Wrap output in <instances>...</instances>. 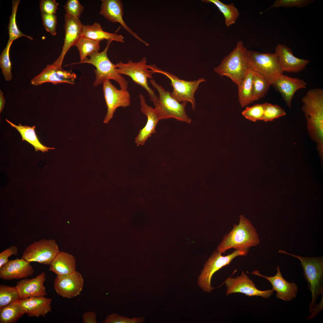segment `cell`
Returning a JSON list of instances; mask_svg holds the SVG:
<instances>
[{
	"label": "cell",
	"instance_id": "cell-1",
	"mask_svg": "<svg viewBox=\"0 0 323 323\" xmlns=\"http://www.w3.org/2000/svg\"><path fill=\"white\" fill-rule=\"evenodd\" d=\"M302 110L307 120L310 136L316 144L320 155L323 154V90L315 88L308 90L301 99Z\"/></svg>",
	"mask_w": 323,
	"mask_h": 323
},
{
	"label": "cell",
	"instance_id": "cell-2",
	"mask_svg": "<svg viewBox=\"0 0 323 323\" xmlns=\"http://www.w3.org/2000/svg\"><path fill=\"white\" fill-rule=\"evenodd\" d=\"M260 243L256 228L250 220L242 215L238 224H234L230 232L224 236L217 251L221 254L231 248L249 251V248L257 246Z\"/></svg>",
	"mask_w": 323,
	"mask_h": 323
},
{
	"label": "cell",
	"instance_id": "cell-3",
	"mask_svg": "<svg viewBox=\"0 0 323 323\" xmlns=\"http://www.w3.org/2000/svg\"><path fill=\"white\" fill-rule=\"evenodd\" d=\"M247 51L242 41H238L234 49L214 68V71L229 78L238 87L249 69Z\"/></svg>",
	"mask_w": 323,
	"mask_h": 323
},
{
	"label": "cell",
	"instance_id": "cell-4",
	"mask_svg": "<svg viewBox=\"0 0 323 323\" xmlns=\"http://www.w3.org/2000/svg\"><path fill=\"white\" fill-rule=\"evenodd\" d=\"M112 40H108L106 47L101 52L94 53L83 61L79 64L87 63L93 65L96 68L94 70L95 73V79L93 83L94 86L100 85L106 80H113L117 82L121 89L127 90L128 81L117 71L116 64L109 60L107 52Z\"/></svg>",
	"mask_w": 323,
	"mask_h": 323
},
{
	"label": "cell",
	"instance_id": "cell-5",
	"mask_svg": "<svg viewBox=\"0 0 323 323\" xmlns=\"http://www.w3.org/2000/svg\"><path fill=\"white\" fill-rule=\"evenodd\" d=\"M279 252L291 256L301 261L305 277L312 292V300L310 305V311L315 309L316 301L320 294L323 295V257H304L288 253L281 250Z\"/></svg>",
	"mask_w": 323,
	"mask_h": 323
},
{
	"label": "cell",
	"instance_id": "cell-6",
	"mask_svg": "<svg viewBox=\"0 0 323 323\" xmlns=\"http://www.w3.org/2000/svg\"><path fill=\"white\" fill-rule=\"evenodd\" d=\"M150 82L159 93L158 100L153 103L160 119L174 118L179 121L190 124L191 120L185 111L187 103H180L177 101L171 96V92L166 90L153 79H151Z\"/></svg>",
	"mask_w": 323,
	"mask_h": 323
},
{
	"label": "cell",
	"instance_id": "cell-7",
	"mask_svg": "<svg viewBox=\"0 0 323 323\" xmlns=\"http://www.w3.org/2000/svg\"><path fill=\"white\" fill-rule=\"evenodd\" d=\"M147 61L146 58L144 57L137 62L129 60L127 63L121 61L116 65L120 74L129 77L135 83L144 88L147 92L150 100L153 103L158 100L159 97L149 86L147 79L153 78L154 73L150 68V65L146 64Z\"/></svg>",
	"mask_w": 323,
	"mask_h": 323
},
{
	"label": "cell",
	"instance_id": "cell-8",
	"mask_svg": "<svg viewBox=\"0 0 323 323\" xmlns=\"http://www.w3.org/2000/svg\"><path fill=\"white\" fill-rule=\"evenodd\" d=\"M150 68L154 73H159L167 77L170 80V84L173 88L171 96L179 103L189 102L194 110L196 104L194 94L199 84L206 81L203 78L197 80L188 81L181 80L175 75L157 68L155 65H150Z\"/></svg>",
	"mask_w": 323,
	"mask_h": 323
},
{
	"label": "cell",
	"instance_id": "cell-9",
	"mask_svg": "<svg viewBox=\"0 0 323 323\" xmlns=\"http://www.w3.org/2000/svg\"><path fill=\"white\" fill-rule=\"evenodd\" d=\"M247 57L249 67L264 77L271 85L278 76L283 74L284 72L275 53L248 50Z\"/></svg>",
	"mask_w": 323,
	"mask_h": 323
},
{
	"label": "cell",
	"instance_id": "cell-10",
	"mask_svg": "<svg viewBox=\"0 0 323 323\" xmlns=\"http://www.w3.org/2000/svg\"><path fill=\"white\" fill-rule=\"evenodd\" d=\"M249 251L235 250L233 252L223 256L217 250L214 252L206 262L203 270L200 275L198 283L205 291L209 292L214 289L211 286V281L214 273L223 267L228 265L236 257L245 256Z\"/></svg>",
	"mask_w": 323,
	"mask_h": 323
},
{
	"label": "cell",
	"instance_id": "cell-11",
	"mask_svg": "<svg viewBox=\"0 0 323 323\" xmlns=\"http://www.w3.org/2000/svg\"><path fill=\"white\" fill-rule=\"evenodd\" d=\"M60 252L55 240L43 238L27 247L22 258L30 263L36 262L49 265Z\"/></svg>",
	"mask_w": 323,
	"mask_h": 323
},
{
	"label": "cell",
	"instance_id": "cell-12",
	"mask_svg": "<svg viewBox=\"0 0 323 323\" xmlns=\"http://www.w3.org/2000/svg\"><path fill=\"white\" fill-rule=\"evenodd\" d=\"M103 84L104 97L107 108L103 122L107 124L112 118L118 108H125L129 106L130 97L127 90L117 89L110 80L105 81Z\"/></svg>",
	"mask_w": 323,
	"mask_h": 323
},
{
	"label": "cell",
	"instance_id": "cell-13",
	"mask_svg": "<svg viewBox=\"0 0 323 323\" xmlns=\"http://www.w3.org/2000/svg\"><path fill=\"white\" fill-rule=\"evenodd\" d=\"M76 78V74L71 70H63L61 66L52 63L47 65L39 74L31 80V83L35 86L47 82L54 84L64 83L73 84Z\"/></svg>",
	"mask_w": 323,
	"mask_h": 323
},
{
	"label": "cell",
	"instance_id": "cell-14",
	"mask_svg": "<svg viewBox=\"0 0 323 323\" xmlns=\"http://www.w3.org/2000/svg\"><path fill=\"white\" fill-rule=\"evenodd\" d=\"M227 287L226 295L240 293L247 296H260L268 298L273 293V290L261 291L258 290L253 281L243 272L240 276L234 278H229L225 281Z\"/></svg>",
	"mask_w": 323,
	"mask_h": 323
},
{
	"label": "cell",
	"instance_id": "cell-15",
	"mask_svg": "<svg viewBox=\"0 0 323 323\" xmlns=\"http://www.w3.org/2000/svg\"><path fill=\"white\" fill-rule=\"evenodd\" d=\"M83 284L82 275L76 271L70 274L57 275L54 280V288L59 295L71 298L80 294Z\"/></svg>",
	"mask_w": 323,
	"mask_h": 323
},
{
	"label": "cell",
	"instance_id": "cell-16",
	"mask_svg": "<svg viewBox=\"0 0 323 323\" xmlns=\"http://www.w3.org/2000/svg\"><path fill=\"white\" fill-rule=\"evenodd\" d=\"M65 34L64 43L61 53L53 63L61 66L64 57L68 51L75 45L81 36L83 25L79 18H75L65 14L64 16Z\"/></svg>",
	"mask_w": 323,
	"mask_h": 323
},
{
	"label": "cell",
	"instance_id": "cell-17",
	"mask_svg": "<svg viewBox=\"0 0 323 323\" xmlns=\"http://www.w3.org/2000/svg\"><path fill=\"white\" fill-rule=\"evenodd\" d=\"M100 14L114 23L118 22L127 31L146 46L149 44L140 38L126 24L123 19V6L120 0H102Z\"/></svg>",
	"mask_w": 323,
	"mask_h": 323
},
{
	"label": "cell",
	"instance_id": "cell-18",
	"mask_svg": "<svg viewBox=\"0 0 323 323\" xmlns=\"http://www.w3.org/2000/svg\"><path fill=\"white\" fill-rule=\"evenodd\" d=\"M141 106V110L147 118V123L144 127L141 129L135 138V143L137 147L144 145L147 139L153 134L156 132V128L160 120L159 115L155 108L148 106L146 103L144 96L139 95Z\"/></svg>",
	"mask_w": 323,
	"mask_h": 323
},
{
	"label": "cell",
	"instance_id": "cell-19",
	"mask_svg": "<svg viewBox=\"0 0 323 323\" xmlns=\"http://www.w3.org/2000/svg\"><path fill=\"white\" fill-rule=\"evenodd\" d=\"M277 271L276 274L271 277L263 275L258 271L253 272L252 274L269 281L272 286V290L276 292V296L278 298L286 301H290L296 296L298 291L297 286L294 283L288 282L283 277L279 266H277Z\"/></svg>",
	"mask_w": 323,
	"mask_h": 323
},
{
	"label": "cell",
	"instance_id": "cell-20",
	"mask_svg": "<svg viewBox=\"0 0 323 323\" xmlns=\"http://www.w3.org/2000/svg\"><path fill=\"white\" fill-rule=\"evenodd\" d=\"M34 272L30 262L22 258H17L9 260L0 268V278L4 280L26 278Z\"/></svg>",
	"mask_w": 323,
	"mask_h": 323
},
{
	"label": "cell",
	"instance_id": "cell-21",
	"mask_svg": "<svg viewBox=\"0 0 323 323\" xmlns=\"http://www.w3.org/2000/svg\"><path fill=\"white\" fill-rule=\"evenodd\" d=\"M275 53L277 55L283 72L297 73L303 70L309 63L307 59L295 56L291 49L281 44L277 45Z\"/></svg>",
	"mask_w": 323,
	"mask_h": 323
},
{
	"label": "cell",
	"instance_id": "cell-22",
	"mask_svg": "<svg viewBox=\"0 0 323 323\" xmlns=\"http://www.w3.org/2000/svg\"><path fill=\"white\" fill-rule=\"evenodd\" d=\"M307 85L303 80L282 74L277 77L272 85L280 92L287 106L290 108L295 92L299 89L306 88Z\"/></svg>",
	"mask_w": 323,
	"mask_h": 323
},
{
	"label": "cell",
	"instance_id": "cell-23",
	"mask_svg": "<svg viewBox=\"0 0 323 323\" xmlns=\"http://www.w3.org/2000/svg\"><path fill=\"white\" fill-rule=\"evenodd\" d=\"M45 280V274L42 272L34 278L23 279L18 282L16 287L21 299L46 296L47 293L44 285Z\"/></svg>",
	"mask_w": 323,
	"mask_h": 323
},
{
	"label": "cell",
	"instance_id": "cell-24",
	"mask_svg": "<svg viewBox=\"0 0 323 323\" xmlns=\"http://www.w3.org/2000/svg\"><path fill=\"white\" fill-rule=\"evenodd\" d=\"M20 301L25 313L30 317H44L51 311L52 300L45 296L22 299Z\"/></svg>",
	"mask_w": 323,
	"mask_h": 323
},
{
	"label": "cell",
	"instance_id": "cell-25",
	"mask_svg": "<svg viewBox=\"0 0 323 323\" xmlns=\"http://www.w3.org/2000/svg\"><path fill=\"white\" fill-rule=\"evenodd\" d=\"M49 266V270L57 275L69 274L76 271V260L71 254L60 252Z\"/></svg>",
	"mask_w": 323,
	"mask_h": 323
},
{
	"label": "cell",
	"instance_id": "cell-26",
	"mask_svg": "<svg viewBox=\"0 0 323 323\" xmlns=\"http://www.w3.org/2000/svg\"><path fill=\"white\" fill-rule=\"evenodd\" d=\"M81 36L99 42L106 39L124 42V38L122 35L104 31L101 25L97 22L91 25H83Z\"/></svg>",
	"mask_w": 323,
	"mask_h": 323
},
{
	"label": "cell",
	"instance_id": "cell-27",
	"mask_svg": "<svg viewBox=\"0 0 323 323\" xmlns=\"http://www.w3.org/2000/svg\"><path fill=\"white\" fill-rule=\"evenodd\" d=\"M6 120L11 126L16 129L20 134L22 141H25L33 146L36 152L40 151L42 152H47L49 150L55 149L54 147H46L42 144L36 135L35 131V126L32 127L26 125L22 126L20 123L19 125L13 124L7 119Z\"/></svg>",
	"mask_w": 323,
	"mask_h": 323
},
{
	"label": "cell",
	"instance_id": "cell-28",
	"mask_svg": "<svg viewBox=\"0 0 323 323\" xmlns=\"http://www.w3.org/2000/svg\"><path fill=\"white\" fill-rule=\"evenodd\" d=\"M20 300L0 309V323H15L25 313Z\"/></svg>",
	"mask_w": 323,
	"mask_h": 323
},
{
	"label": "cell",
	"instance_id": "cell-29",
	"mask_svg": "<svg viewBox=\"0 0 323 323\" xmlns=\"http://www.w3.org/2000/svg\"><path fill=\"white\" fill-rule=\"evenodd\" d=\"M253 70L250 67L249 71L238 89L239 101L242 107L252 103Z\"/></svg>",
	"mask_w": 323,
	"mask_h": 323
},
{
	"label": "cell",
	"instance_id": "cell-30",
	"mask_svg": "<svg viewBox=\"0 0 323 323\" xmlns=\"http://www.w3.org/2000/svg\"><path fill=\"white\" fill-rule=\"evenodd\" d=\"M202 1L204 2L212 3L218 8L224 16L225 24L227 27L236 23L239 16V12L233 3L225 4L219 0Z\"/></svg>",
	"mask_w": 323,
	"mask_h": 323
},
{
	"label": "cell",
	"instance_id": "cell-31",
	"mask_svg": "<svg viewBox=\"0 0 323 323\" xmlns=\"http://www.w3.org/2000/svg\"><path fill=\"white\" fill-rule=\"evenodd\" d=\"M253 70L252 101L253 102L264 97L271 85L264 77Z\"/></svg>",
	"mask_w": 323,
	"mask_h": 323
},
{
	"label": "cell",
	"instance_id": "cell-32",
	"mask_svg": "<svg viewBox=\"0 0 323 323\" xmlns=\"http://www.w3.org/2000/svg\"><path fill=\"white\" fill-rule=\"evenodd\" d=\"M75 46L79 50L80 57V61L75 64L83 61L87 56L98 52L100 49V42L83 36L79 38Z\"/></svg>",
	"mask_w": 323,
	"mask_h": 323
},
{
	"label": "cell",
	"instance_id": "cell-33",
	"mask_svg": "<svg viewBox=\"0 0 323 323\" xmlns=\"http://www.w3.org/2000/svg\"><path fill=\"white\" fill-rule=\"evenodd\" d=\"M19 2V0H14L12 1V13L10 16L8 28L9 40L13 41L19 37L24 36L30 39L33 40V38L32 37L24 34L20 31L17 26L16 22V16Z\"/></svg>",
	"mask_w": 323,
	"mask_h": 323
},
{
	"label": "cell",
	"instance_id": "cell-34",
	"mask_svg": "<svg viewBox=\"0 0 323 323\" xmlns=\"http://www.w3.org/2000/svg\"><path fill=\"white\" fill-rule=\"evenodd\" d=\"M21 299L16 287L0 285V309Z\"/></svg>",
	"mask_w": 323,
	"mask_h": 323
},
{
	"label": "cell",
	"instance_id": "cell-35",
	"mask_svg": "<svg viewBox=\"0 0 323 323\" xmlns=\"http://www.w3.org/2000/svg\"><path fill=\"white\" fill-rule=\"evenodd\" d=\"M13 42L8 40L6 46L2 51L0 56V67L4 78L7 81H10L12 79V65L9 52Z\"/></svg>",
	"mask_w": 323,
	"mask_h": 323
},
{
	"label": "cell",
	"instance_id": "cell-36",
	"mask_svg": "<svg viewBox=\"0 0 323 323\" xmlns=\"http://www.w3.org/2000/svg\"><path fill=\"white\" fill-rule=\"evenodd\" d=\"M263 105L264 111L262 120L265 122L272 121L286 115L285 110L278 105L267 103Z\"/></svg>",
	"mask_w": 323,
	"mask_h": 323
},
{
	"label": "cell",
	"instance_id": "cell-37",
	"mask_svg": "<svg viewBox=\"0 0 323 323\" xmlns=\"http://www.w3.org/2000/svg\"><path fill=\"white\" fill-rule=\"evenodd\" d=\"M264 111L263 104H257L251 107H246L242 112L246 118L256 122L262 120Z\"/></svg>",
	"mask_w": 323,
	"mask_h": 323
},
{
	"label": "cell",
	"instance_id": "cell-38",
	"mask_svg": "<svg viewBox=\"0 0 323 323\" xmlns=\"http://www.w3.org/2000/svg\"><path fill=\"white\" fill-rule=\"evenodd\" d=\"M313 1V0H276L269 8L278 7H297L307 6Z\"/></svg>",
	"mask_w": 323,
	"mask_h": 323
},
{
	"label": "cell",
	"instance_id": "cell-39",
	"mask_svg": "<svg viewBox=\"0 0 323 323\" xmlns=\"http://www.w3.org/2000/svg\"><path fill=\"white\" fill-rule=\"evenodd\" d=\"M145 321L143 317H134L131 319L114 313L107 315L103 323H142Z\"/></svg>",
	"mask_w": 323,
	"mask_h": 323
},
{
	"label": "cell",
	"instance_id": "cell-40",
	"mask_svg": "<svg viewBox=\"0 0 323 323\" xmlns=\"http://www.w3.org/2000/svg\"><path fill=\"white\" fill-rule=\"evenodd\" d=\"M66 14L73 18H79L84 10L83 6L77 0H68L64 6Z\"/></svg>",
	"mask_w": 323,
	"mask_h": 323
},
{
	"label": "cell",
	"instance_id": "cell-41",
	"mask_svg": "<svg viewBox=\"0 0 323 323\" xmlns=\"http://www.w3.org/2000/svg\"><path fill=\"white\" fill-rule=\"evenodd\" d=\"M43 24L46 30L52 35H56L57 19L55 14L41 13Z\"/></svg>",
	"mask_w": 323,
	"mask_h": 323
},
{
	"label": "cell",
	"instance_id": "cell-42",
	"mask_svg": "<svg viewBox=\"0 0 323 323\" xmlns=\"http://www.w3.org/2000/svg\"><path fill=\"white\" fill-rule=\"evenodd\" d=\"M59 4L54 0H42L39 7L41 13L55 14Z\"/></svg>",
	"mask_w": 323,
	"mask_h": 323
},
{
	"label": "cell",
	"instance_id": "cell-43",
	"mask_svg": "<svg viewBox=\"0 0 323 323\" xmlns=\"http://www.w3.org/2000/svg\"><path fill=\"white\" fill-rule=\"evenodd\" d=\"M18 247L12 245L0 253V268L9 261V258L12 255L18 254Z\"/></svg>",
	"mask_w": 323,
	"mask_h": 323
},
{
	"label": "cell",
	"instance_id": "cell-44",
	"mask_svg": "<svg viewBox=\"0 0 323 323\" xmlns=\"http://www.w3.org/2000/svg\"><path fill=\"white\" fill-rule=\"evenodd\" d=\"M83 323H97V315L93 311H89L84 313L83 316Z\"/></svg>",
	"mask_w": 323,
	"mask_h": 323
},
{
	"label": "cell",
	"instance_id": "cell-45",
	"mask_svg": "<svg viewBox=\"0 0 323 323\" xmlns=\"http://www.w3.org/2000/svg\"><path fill=\"white\" fill-rule=\"evenodd\" d=\"M5 103L3 92L0 90V113H1L4 107Z\"/></svg>",
	"mask_w": 323,
	"mask_h": 323
}]
</instances>
